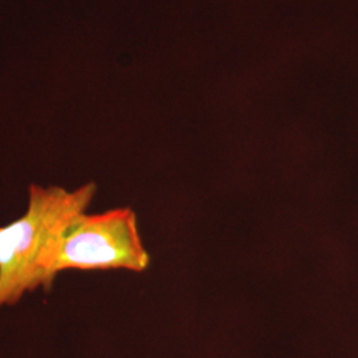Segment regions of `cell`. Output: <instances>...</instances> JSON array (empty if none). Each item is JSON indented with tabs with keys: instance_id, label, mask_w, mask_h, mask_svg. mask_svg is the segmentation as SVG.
I'll use <instances>...</instances> for the list:
<instances>
[{
	"instance_id": "cell-1",
	"label": "cell",
	"mask_w": 358,
	"mask_h": 358,
	"mask_svg": "<svg viewBox=\"0 0 358 358\" xmlns=\"http://www.w3.org/2000/svg\"><path fill=\"white\" fill-rule=\"evenodd\" d=\"M96 192L93 182L76 190L29 186L26 213L0 227V309L40 287L51 289L52 250L72 220L87 213Z\"/></svg>"
},
{
	"instance_id": "cell-2",
	"label": "cell",
	"mask_w": 358,
	"mask_h": 358,
	"mask_svg": "<svg viewBox=\"0 0 358 358\" xmlns=\"http://www.w3.org/2000/svg\"><path fill=\"white\" fill-rule=\"evenodd\" d=\"M150 256L142 243L136 213L115 208L101 214L83 213L62 234L52 250L48 279L68 269H128L142 272Z\"/></svg>"
}]
</instances>
